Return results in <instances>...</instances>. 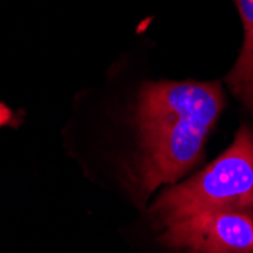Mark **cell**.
<instances>
[{
  "instance_id": "1",
  "label": "cell",
  "mask_w": 253,
  "mask_h": 253,
  "mask_svg": "<svg viewBox=\"0 0 253 253\" xmlns=\"http://www.w3.org/2000/svg\"><path fill=\"white\" fill-rule=\"evenodd\" d=\"M226 106L220 79L140 84L127 109L132 156L125 167V185L136 203L146 205L158 188L174 185L202 167Z\"/></svg>"
},
{
  "instance_id": "2",
  "label": "cell",
  "mask_w": 253,
  "mask_h": 253,
  "mask_svg": "<svg viewBox=\"0 0 253 253\" xmlns=\"http://www.w3.org/2000/svg\"><path fill=\"white\" fill-rule=\"evenodd\" d=\"M208 211L253 218V120L249 117L214 161L161 191L147 215L161 229L177 218Z\"/></svg>"
},
{
  "instance_id": "3",
  "label": "cell",
  "mask_w": 253,
  "mask_h": 253,
  "mask_svg": "<svg viewBox=\"0 0 253 253\" xmlns=\"http://www.w3.org/2000/svg\"><path fill=\"white\" fill-rule=\"evenodd\" d=\"M158 231L167 253H253V218L238 212H199Z\"/></svg>"
},
{
  "instance_id": "4",
  "label": "cell",
  "mask_w": 253,
  "mask_h": 253,
  "mask_svg": "<svg viewBox=\"0 0 253 253\" xmlns=\"http://www.w3.org/2000/svg\"><path fill=\"white\" fill-rule=\"evenodd\" d=\"M232 3L241 21L243 40L232 68L221 81L244 116L253 120V0H232Z\"/></svg>"
},
{
  "instance_id": "5",
  "label": "cell",
  "mask_w": 253,
  "mask_h": 253,
  "mask_svg": "<svg viewBox=\"0 0 253 253\" xmlns=\"http://www.w3.org/2000/svg\"><path fill=\"white\" fill-rule=\"evenodd\" d=\"M25 122V112L15 111L0 100V127H14L17 129Z\"/></svg>"
}]
</instances>
